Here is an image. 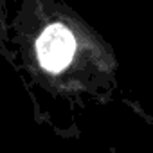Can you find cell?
Masks as SVG:
<instances>
[{"label": "cell", "instance_id": "6da1fadb", "mask_svg": "<svg viewBox=\"0 0 153 153\" xmlns=\"http://www.w3.org/2000/svg\"><path fill=\"white\" fill-rule=\"evenodd\" d=\"M76 42L72 33L61 24H54L43 31V34L36 42V51L42 65L51 72L63 70L74 54Z\"/></svg>", "mask_w": 153, "mask_h": 153}]
</instances>
